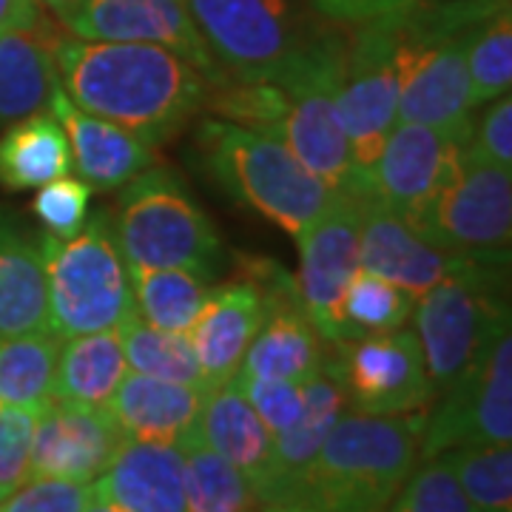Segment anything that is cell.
Here are the masks:
<instances>
[{
  "label": "cell",
  "instance_id": "cell-18",
  "mask_svg": "<svg viewBox=\"0 0 512 512\" xmlns=\"http://www.w3.org/2000/svg\"><path fill=\"white\" fill-rule=\"evenodd\" d=\"M94 498L123 512H185L180 444L123 439L109 467L94 478Z\"/></svg>",
  "mask_w": 512,
  "mask_h": 512
},
{
  "label": "cell",
  "instance_id": "cell-42",
  "mask_svg": "<svg viewBox=\"0 0 512 512\" xmlns=\"http://www.w3.org/2000/svg\"><path fill=\"white\" fill-rule=\"evenodd\" d=\"M80 3H83V0H40V6H43L46 12H52L57 23L66 18V15H72Z\"/></svg>",
  "mask_w": 512,
  "mask_h": 512
},
{
  "label": "cell",
  "instance_id": "cell-34",
  "mask_svg": "<svg viewBox=\"0 0 512 512\" xmlns=\"http://www.w3.org/2000/svg\"><path fill=\"white\" fill-rule=\"evenodd\" d=\"M384 512H473L447 458L419 461Z\"/></svg>",
  "mask_w": 512,
  "mask_h": 512
},
{
  "label": "cell",
  "instance_id": "cell-44",
  "mask_svg": "<svg viewBox=\"0 0 512 512\" xmlns=\"http://www.w3.org/2000/svg\"><path fill=\"white\" fill-rule=\"evenodd\" d=\"M83 512H123V510L111 507V504H106V501H100V498H92V501L86 504V510H83Z\"/></svg>",
  "mask_w": 512,
  "mask_h": 512
},
{
  "label": "cell",
  "instance_id": "cell-36",
  "mask_svg": "<svg viewBox=\"0 0 512 512\" xmlns=\"http://www.w3.org/2000/svg\"><path fill=\"white\" fill-rule=\"evenodd\" d=\"M43 407H0V501L29 478L32 436Z\"/></svg>",
  "mask_w": 512,
  "mask_h": 512
},
{
  "label": "cell",
  "instance_id": "cell-32",
  "mask_svg": "<svg viewBox=\"0 0 512 512\" xmlns=\"http://www.w3.org/2000/svg\"><path fill=\"white\" fill-rule=\"evenodd\" d=\"M441 456L453 467L473 512H512L510 444H461Z\"/></svg>",
  "mask_w": 512,
  "mask_h": 512
},
{
  "label": "cell",
  "instance_id": "cell-2",
  "mask_svg": "<svg viewBox=\"0 0 512 512\" xmlns=\"http://www.w3.org/2000/svg\"><path fill=\"white\" fill-rule=\"evenodd\" d=\"M424 424L427 410L404 416L348 410L276 504H305L322 512H384L419 464Z\"/></svg>",
  "mask_w": 512,
  "mask_h": 512
},
{
  "label": "cell",
  "instance_id": "cell-12",
  "mask_svg": "<svg viewBox=\"0 0 512 512\" xmlns=\"http://www.w3.org/2000/svg\"><path fill=\"white\" fill-rule=\"evenodd\" d=\"M299 274L293 276L305 313L325 342H339V308L359 271V197L333 191L325 211L296 239Z\"/></svg>",
  "mask_w": 512,
  "mask_h": 512
},
{
  "label": "cell",
  "instance_id": "cell-10",
  "mask_svg": "<svg viewBox=\"0 0 512 512\" xmlns=\"http://www.w3.org/2000/svg\"><path fill=\"white\" fill-rule=\"evenodd\" d=\"M325 370L342 384L353 413L404 416L430 410L436 399L416 330L399 328L365 339L333 342Z\"/></svg>",
  "mask_w": 512,
  "mask_h": 512
},
{
  "label": "cell",
  "instance_id": "cell-25",
  "mask_svg": "<svg viewBox=\"0 0 512 512\" xmlns=\"http://www.w3.org/2000/svg\"><path fill=\"white\" fill-rule=\"evenodd\" d=\"M128 373L120 330H94L60 342L52 399L106 407Z\"/></svg>",
  "mask_w": 512,
  "mask_h": 512
},
{
  "label": "cell",
  "instance_id": "cell-27",
  "mask_svg": "<svg viewBox=\"0 0 512 512\" xmlns=\"http://www.w3.org/2000/svg\"><path fill=\"white\" fill-rule=\"evenodd\" d=\"M128 279L137 316L171 333H188L214 291L208 276L185 268H128Z\"/></svg>",
  "mask_w": 512,
  "mask_h": 512
},
{
  "label": "cell",
  "instance_id": "cell-40",
  "mask_svg": "<svg viewBox=\"0 0 512 512\" xmlns=\"http://www.w3.org/2000/svg\"><path fill=\"white\" fill-rule=\"evenodd\" d=\"M416 3L419 0H311V6L322 18L342 26H359L367 20L396 15Z\"/></svg>",
  "mask_w": 512,
  "mask_h": 512
},
{
  "label": "cell",
  "instance_id": "cell-15",
  "mask_svg": "<svg viewBox=\"0 0 512 512\" xmlns=\"http://www.w3.org/2000/svg\"><path fill=\"white\" fill-rule=\"evenodd\" d=\"M120 441L123 433L106 407L52 399L37 416L29 478L94 481L109 467Z\"/></svg>",
  "mask_w": 512,
  "mask_h": 512
},
{
  "label": "cell",
  "instance_id": "cell-37",
  "mask_svg": "<svg viewBox=\"0 0 512 512\" xmlns=\"http://www.w3.org/2000/svg\"><path fill=\"white\" fill-rule=\"evenodd\" d=\"M94 498V481L26 478L0 501V512H83Z\"/></svg>",
  "mask_w": 512,
  "mask_h": 512
},
{
  "label": "cell",
  "instance_id": "cell-5",
  "mask_svg": "<svg viewBox=\"0 0 512 512\" xmlns=\"http://www.w3.org/2000/svg\"><path fill=\"white\" fill-rule=\"evenodd\" d=\"M111 234L126 268H185L211 276L222 265L217 225L168 168H146L120 188Z\"/></svg>",
  "mask_w": 512,
  "mask_h": 512
},
{
  "label": "cell",
  "instance_id": "cell-17",
  "mask_svg": "<svg viewBox=\"0 0 512 512\" xmlns=\"http://www.w3.org/2000/svg\"><path fill=\"white\" fill-rule=\"evenodd\" d=\"M49 106L57 123L66 131V140L72 148V168L92 191L123 188L137 174L154 165V151L146 140H140L137 134L111 120L77 109L60 83L52 92Z\"/></svg>",
  "mask_w": 512,
  "mask_h": 512
},
{
  "label": "cell",
  "instance_id": "cell-14",
  "mask_svg": "<svg viewBox=\"0 0 512 512\" xmlns=\"http://www.w3.org/2000/svg\"><path fill=\"white\" fill-rule=\"evenodd\" d=\"M464 143L467 137L441 128L396 123L367 171L365 197L407 217L436 191Z\"/></svg>",
  "mask_w": 512,
  "mask_h": 512
},
{
  "label": "cell",
  "instance_id": "cell-20",
  "mask_svg": "<svg viewBox=\"0 0 512 512\" xmlns=\"http://www.w3.org/2000/svg\"><path fill=\"white\" fill-rule=\"evenodd\" d=\"M205 393L208 390L191 384L126 373L106 410L123 439L180 444L188 433L197 430Z\"/></svg>",
  "mask_w": 512,
  "mask_h": 512
},
{
  "label": "cell",
  "instance_id": "cell-13",
  "mask_svg": "<svg viewBox=\"0 0 512 512\" xmlns=\"http://www.w3.org/2000/svg\"><path fill=\"white\" fill-rule=\"evenodd\" d=\"M60 26L83 40L160 46L191 63L211 86L228 80L183 0H83Z\"/></svg>",
  "mask_w": 512,
  "mask_h": 512
},
{
  "label": "cell",
  "instance_id": "cell-8",
  "mask_svg": "<svg viewBox=\"0 0 512 512\" xmlns=\"http://www.w3.org/2000/svg\"><path fill=\"white\" fill-rule=\"evenodd\" d=\"M504 279V268L467 259L416 299V339L436 396L490 348L501 330L510 328Z\"/></svg>",
  "mask_w": 512,
  "mask_h": 512
},
{
  "label": "cell",
  "instance_id": "cell-43",
  "mask_svg": "<svg viewBox=\"0 0 512 512\" xmlns=\"http://www.w3.org/2000/svg\"><path fill=\"white\" fill-rule=\"evenodd\" d=\"M262 512H322V510H313V507H305V504H271V507H265Z\"/></svg>",
  "mask_w": 512,
  "mask_h": 512
},
{
  "label": "cell",
  "instance_id": "cell-31",
  "mask_svg": "<svg viewBox=\"0 0 512 512\" xmlns=\"http://www.w3.org/2000/svg\"><path fill=\"white\" fill-rule=\"evenodd\" d=\"M416 299L387 279L367 271H356L348 282L342 308H339V342L365 339L376 333H390L407 325L413 316Z\"/></svg>",
  "mask_w": 512,
  "mask_h": 512
},
{
  "label": "cell",
  "instance_id": "cell-24",
  "mask_svg": "<svg viewBox=\"0 0 512 512\" xmlns=\"http://www.w3.org/2000/svg\"><path fill=\"white\" fill-rule=\"evenodd\" d=\"M302 396H305L302 416L293 421L288 430L274 433V467H271L268 487L262 490L265 507L279 501L282 490L308 467V461L316 456L322 441L328 439L333 424L348 413L345 390L325 367L302 384Z\"/></svg>",
  "mask_w": 512,
  "mask_h": 512
},
{
  "label": "cell",
  "instance_id": "cell-29",
  "mask_svg": "<svg viewBox=\"0 0 512 512\" xmlns=\"http://www.w3.org/2000/svg\"><path fill=\"white\" fill-rule=\"evenodd\" d=\"M60 339L52 330L0 339V407H46L52 402Z\"/></svg>",
  "mask_w": 512,
  "mask_h": 512
},
{
  "label": "cell",
  "instance_id": "cell-16",
  "mask_svg": "<svg viewBox=\"0 0 512 512\" xmlns=\"http://www.w3.org/2000/svg\"><path fill=\"white\" fill-rule=\"evenodd\" d=\"M467 259L421 239L402 214L373 197H359V268L387 279L413 299L439 285Z\"/></svg>",
  "mask_w": 512,
  "mask_h": 512
},
{
  "label": "cell",
  "instance_id": "cell-3",
  "mask_svg": "<svg viewBox=\"0 0 512 512\" xmlns=\"http://www.w3.org/2000/svg\"><path fill=\"white\" fill-rule=\"evenodd\" d=\"M194 148L205 174L222 191L274 222L293 242L311 228L333 197L328 185L274 134L208 117L197 128Z\"/></svg>",
  "mask_w": 512,
  "mask_h": 512
},
{
  "label": "cell",
  "instance_id": "cell-9",
  "mask_svg": "<svg viewBox=\"0 0 512 512\" xmlns=\"http://www.w3.org/2000/svg\"><path fill=\"white\" fill-rule=\"evenodd\" d=\"M402 12L359 23L348 35V52L336 92V111L350 146L356 197H365L367 171L396 126L399 109Z\"/></svg>",
  "mask_w": 512,
  "mask_h": 512
},
{
  "label": "cell",
  "instance_id": "cell-4",
  "mask_svg": "<svg viewBox=\"0 0 512 512\" xmlns=\"http://www.w3.org/2000/svg\"><path fill=\"white\" fill-rule=\"evenodd\" d=\"M228 80L279 83L336 26L311 0H183Z\"/></svg>",
  "mask_w": 512,
  "mask_h": 512
},
{
  "label": "cell",
  "instance_id": "cell-7",
  "mask_svg": "<svg viewBox=\"0 0 512 512\" xmlns=\"http://www.w3.org/2000/svg\"><path fill=\"white\" fill-rule=\"evenodd\" d=\"M40 254L49 285V330L72 339L94 330L120 328L134 313V293L109 217L97 214L74 237L43 234Z\"/></svg>",
  "mask_w": 512,
  "mask_h": 512
},
{
  "label": "cell",
  "instance_id": "cell-11",
  "mask_svg": "<svg viewBox=\"0 0 512 512\" xmlns=\"http://www.w3.org/2000/svg\"><path fill=\"white\" fill-rule=\"evenodd\" d=\"M512 441V336L504 328L427 410L419 461L461 444Z\"/></svg>",
  "mask_w": 512,
  "mask_h": 512
},
{
  "label": "cell",
  "instance_id": "cell-41",
  "mask_svg": "<svg viewBox=\"0 0 512 512\" xmlns=\"http://www.w3.org/2000/svg\"><path fill=\"white\" fill-rule=\"evenodd\" d=\"M40 20H46L40 0H0V35L32 29Z\"/></svg>",
  "mask_w": 512,
  "mask_h": 512
},
{
  "label": "cell",
  "instance_id": "cell-35",
  "mask_svg": "<svg viewBox=\"0 0 512 512\" xmlns=\"http://www.w3.org/2000/svg\"><path fill=\"white\" fill-rule=\"evenodd\" d=\"M89 202H92L89 185L74 177H60L40 188L32 208L49 237L69 239L89 220Z\"/></svg>",
  "mask_w": 512,
  "mask_h": 512
},
{
  "label": "cell",
  "instance_id": "cell-28",
  "mask_svg": "<svg viewBox=\"0 0 512 512\" xmlns=\"http://www.w3.org/2000/svg\"><path fill=\"white\" fill-rule=\"evenodd\" d=\"M185 461V512H262L265 504L254 484L231 461L188 433L180 441Z\"/></svg>",
  "mask_w": 512,
  "mask_h": 512
},
{
  "label": "cell",
  "instance_id": "cell-23",
  "mask_svg": "<svg viewBox=\"0 0 512 512\" xmlns=\"http://www.w3.org/2000/svg\"><path fill=\"white\" fill-rule=\"evenodd\" d=\"M49 330V285L40 242L0 214V339Z\"/></svg>",
  "mask_w": 512,
  "mask_h": 512
},
{
  "label": "cell",
  "instance_id": "cell-38",
  "mask_svg": "<svg viewBox=\"0 0 512 512\" xmlns=\"http://www.w3.org/2000/svg\"><path fill=\"white\" fill-rule=\"evenodd\" d=\"M239 390L245 393V399L251 402L256 416L265 421V427L271 433L288 430L293 421L302 416L305 396H302V384L288 382V379H259V376H234Z\"/></svg>",
  "mask_w": 512,
  "mask_h": 512
},
{
  "label": "cell",
  "instance_id": "cell-39",
  "mask_svg": "<svg viewBox=\"0 0 512 512\" xmlns=\"http://www.w3.org/2000/svg\"><path fill=\"white\" fill-rule=\"evenodd\" d=\"M467 146L487 163L512 168V97L510 92L490 100V109L470 128Z\"/></svg>",
  "mask_w": 512,
  "mask_h": 512
},
{
  "label": "cell",
  "instance_id": "cell-19",
  "mask_svg": "<svg viewBox=\"0 0 512 512\" xmlns=\"http://www.w3.org/2000/svg\"><path fill=\"white\" fill-rule=\"evenodd\" d=\"M265 319V302L254 282L242 279L214 288L197 322L188 330L205 390L231 382Z\"/></svg>",
  "mask_w": 512,
  "mask_h": 512
},
{
  "label": "cell",
  "instance_id": "cell-26",
  "mask_svg": "<svg viewBox=\"0 0 512 512\" xmlns=\"http://www.w3.org/2000/svg\"><path fill=\"white\" fill-rule=\"evenodd\" d=\"M72 148L55 114H29L0 137V185L6 191H32L69 177Z\"/></svg>",
  "mask_w": 512,
  "mask_h": 512
},
{
  "label": "cell",
  "instance_id": "cell-1",
  "mask_svg": "<svg viewBox=\"0 0 512 512\" xmlns=\"http://www.w3.org/2000/svg\"><path fill=\"white\" fill-rule=\"evenodd\" d=\"M57 80L77 109L165 143L202 109L211 83L191 63L148 43L83 40L57 32Z\"/></svg>",
  "mask_w": 512,
  "mask_h": 512
},
{
  "label": "cell",
  "instance_id": "cell-6",
  "mask_svg": "<svg viewBox=\"0 0 512 512\" xmlns=\"http://www.w3.org/2000/svg\"><path fill=\"white\" fill-rule=\"evenodd\" d=\"M404 220L444 254L507 271L512 245V168L481 160L464 143L436 191Z\"/></svg>",
  "mask_w": 512,
  "mask_h": 512
},
{
  "label": "cell",
  "instance_id": "cell-21",
  "mask_svg": "<svg viewBox=\"0 0 512 512\" xmlns=\"http://www.w3.org/2000/svg\"><path fill=\"white\" fill-rule=\"evenodd\" d=\"M197 436L225 461H231L262 498L274 467V433L256 416L234 379L205 393Z\"/></svg>",
  "mask_w": 512,
  "mask_h": 512
},
{
  "label": "cell",
  "instance_id": "cell-22",
  "mask_svg": "<svg viewBox=\"0 0 512 512\" xmlns=\"http://www.w3.org/2000/svg\"><path fill=\"white\" fill-rule=\"evenodd\" d=\"M57 29L40 20L32 29L0 35V126L18 123L49 106L60 83L55 66Z\"/></svg>",
  "mask_w": 512,
  "mask_h": 512
},
{
  "label": "cell",
  "instance_id": "cell-33",
  "mask_svg": "<svg viewBox=\"0 0 512 512\" xmlns=\"http://www.w3.org/2000/svg\"><path fill=\"white\" fill-rule=\"evenodd\" d=\"M470 100L484 106L512 86V6H501L484 20L467 46Z\"/></svg>",
  "mask_w": 512,
  "mask_h": 512
},
{
  "label": "cell",
  "instance_id": "cell-30",
  "mask_svg": "<svg viewBox=\"0 0 512 512\" xmlns=\"http://www.w3.org/2000/svg\"><path fill=\"white\" fill-rule=\"evenodd\" d=\"M120 339H123V353H126L128 367L134 373L154 376L163 382L191 384L205 390L197 353L191 348L188 333H171L148 325L137 311L128 316L120 325Z\"/></svg>",
  "mask_w": 512,
  "mask_h": 512
}]
</instances>
